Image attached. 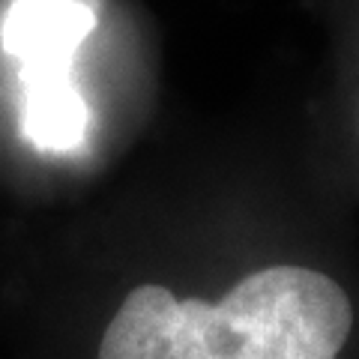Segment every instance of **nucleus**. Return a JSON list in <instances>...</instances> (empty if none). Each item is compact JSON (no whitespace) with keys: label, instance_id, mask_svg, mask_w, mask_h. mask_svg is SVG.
I'll return each mask as SVG.
<instances>
[{"label":"nucleus","instance_id":"f257e3e1","mask_svg":"<svg viewBox=\"0 0 359 359\" xmlns=\"http://www.w3.org/2000/svg\"><path fill=\"white\" fill-rule=\"evenodd\" d=\"M353 330L356 302L339 276L273 261L222 299H180L153 282L132 287L96 359H341Z\"/></svg>","mask_w":359,"mask_h":359},{"label":"nucleus","instance_id":"f03ea898","mask_svg":"<svg viewBox=\"0 0 359 359\" xmlns=\"http://www.w3.org/2000/svg\"><path fill=\"white\" fill-rule=\"evenodd\" d=\"M69 63L72 60H36L21 66V132L39 150H72L84 138L87 108L72 84Z\"/></svg>","mask_w":359,"mask_h":359},{"label":"nucleus","instance_id":"7ed1b4c3","mask_svg":"<svg viewBox=\"0 0 359 359\" xmlns=\"http://www.w3.org/2000/svg\"><path fill=\"white\" fill-rule=\"evenodd\" d=\"M96 27L84 0H15L4 21V48L21 63L72 60Z\"/></svg>","mask_w":359,"mask_h":359},{"label":"nucleus","instance_id":"20e7f679","mask_svg":"<svg viewBox=\"0 0 359 359\" xmlns=\"http://www.w3.org/2000/svg\"><path fill=\"white\" fill-rule=\"evenodd\" d=\"M353 126H356V144H359V93H356V111H353Z\"/></svg>","mask_w":359,"mask_h":359}]
</instances>
